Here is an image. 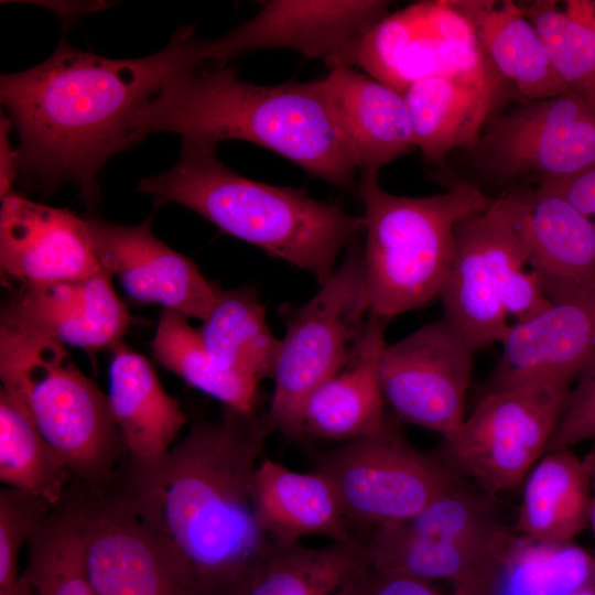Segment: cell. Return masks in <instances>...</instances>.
<instances>
[{"label": "cell", "instance_id": "6da1fadb", "mask_svg": "<svg viewBox=\"0 0 595 595\" xmlns=\"http://www.w3.org/2000/svg\"><path fill=\"white\" fill-rule=\"evenodd\" d=\"M202 40L180 28L162 50L113 60L61 41L41 64L3 74L0 99L19 136V173L45 195L75 184L88 207L97 205V175L128 148L138 112L169 84L201 67Z\"/></svg>", "mask_w": 595, "mask_h": 595}, {"label": "cell", "instance_id": "7a4b0ae2", "mask_svg": "<svg viewBox=\"0 0 595 595\" xmlns=\"http://www.w3.org/2000/svg\"><path fill=\"white\" fill-rule=\"evenodd\" d=\"M267 415L224 407L196 420L160 457H126L111 485L176 553L202 595H223L272 542L253 506L252 483Z\"/></svg>", "mask_w": 595, "mask_h": 595}, {"label": "cell", "instance_id": "3957f363", "mask_svg": "<svg viewBox=\"0 0 595 595\" xmlns=\"http://www.w3.org/2000/svg\"><path fill=\"white\" fill-rule=\"evenodd\" d=\"M154 132L217 148L244 140L274 151L337 187L357 171L333 120L321 79L257 85L231 67L191 69L152 98L131 125L128 144Z\"/></svg>", "mask_w": 595, "mask_h": 595}, {"label": "cell", "instance_id": "277c9868", "mask_svg": "<svg viewBox=\"0 0 595 595\" xmlns=\"http://www.w3.org/2000/svg\"><path fill=\"white\" fill-rule=\"evenodd\" d=\"M138 192L156 206L182 205L269 256L314 275L322 285L344 249L364 231L363 216L293 187L273 186L237 174L216 149L182 140L175 164L139 181Z\"/></svg>", "mask_w": 595, "mask_h": 595}, {"label": "cell", "instance_id": "5b68a950", "mask_svg": "<svg viewBox=\"0 0 595 595\" xmlns=\"http://www.w3.org/2000/svg\"><path fill=\"white\" fill-rule=\"evenodd\" d=\"M359 193L369 314L387 323L439 299L454 257L456 225L493 201L466 182L432 196H399L385 191L377 176L365 175Z\"/></svg>", "mask_w": 595, "mask_h": 595}, {"label": "cell", "instance_id": "8992f818", "mask_svg": "<svg viewBox=\"0 0 595 595\" xmlns=\"http://www.w3.org/2000/svg\"><path fill=\"white\" fill-rule=\"evenodd\" d=\"M0 378L74 480L104 486L115 477L127 450L108 396L79 370L64 345L0 322Z\"/></svg>", "mask_w": 595, "mask_h": 595}, {"label": "cell", "instance_id": "52a82bcc", "mask_svg": "<svg viewBox=\"0 0 595 595\" xmlns=\"http://www.w3.org/2000/svg\"><path fill=\"white\" fill-rule=\"evenodd\" d=\"M369 313L363 250L355 244L332 277L286 320L266 413L273 429L293 436L309 396L354 356Z\"/></svg>", "mask_w": 595, "mask_h": 595}, {"label": "cell", "instance_id": "ba28073f", "mask_svg": "<svg viewBox=\"0 0 595 595\" xmlns=\"http://www.w3.org/2000/svg\"><path fill=\"white\" fill-rule=\"evenodd\" d=\"M57 507L76 534L94 595H202L167 542L111 483L73 479Z\"/></svg>", "mask_w": 595, "mask_h": 595}, {"label": "cell", "instance_id": "9c48e42d", "mask_svg": "<svg viewBox=\"0 0 595 595\" xmlns=\"http://www.w3.org/2000/svg\"><path fill=\"white\" fill-rule=\"evenodd\" d=\"M334 484L351 532L409 519L457 483L454 466L413 447L394 421L322 453L316 468Z\"/></svg>", "mask_w": 595, "mask_h": 595}, {"label": "cell", "instance_id": "30bf717a", "mask_svg": "<svg viewBox=\"0 0 595 595\" xmlns=\"http://www.w3.org/2000/svg\"><path fill=\"white\" fill-rule=\"evenodd\" d=\"M570 390L532 382L485 392L444 440L451 464L490 496L517 488L545 454Z\"/></svg>", "mask_w": 595, "mask_h": 595}, {"label": "cell", "instance_id": "8fae6325", "mask_svg": "<svg viewBox=\"0 0 595 595\" xmlns=\"http://www.w3.org/2000/svg\"><path fill=\"white\" fill-rule=\"evenodd\" d=\"M472 150L500 181L578 174L595 165V98L566 91L524 100L490 119Z\"/></svg>", "mask_w": 595, "mask_h": 595}, {"label": "cell", "instance_id": "7c38bea8", "mask_svg": "<svg viewBox=\"0 0 595 595\" xmlns=\"http://www.w3.org/2000/svg\"><path fill=\"white\" fill-rule=\"evenodd\" d=\"M474 351L445 316L421 326L385 347L379 369L383 400L401 420L447 439L465 419Z\"/></svg>", "mask_w": 595, "mask_h": 595}, {"label": "cell", "instance_id": "4fadbf2b", "mask_svg": "<svg viewBox=\"0 0 595 595\" xmlns=\"http://www.w3.org/2000/svg\"><path fill=\"white\" fill-rule=\"evenodd\" d=\"M85 219L101 269L116 277L132 300L201 321L208 316L220 286L152 232L151 216L133 226L93 216Z\"/></svg>", "mask_w": 595, "mask_h": 595}, {"label": "cell", "instance_id": "5bb4252c", "mask_svg": "<svg viewBox=\"0 0 595 595\" xmlns=\"http://www.w3.org/2000/svg\"><path fill=\"white\" fill-rule=\"evenodd\" d=\"M389 1L273 0L249 21L215 40H202L201 60L226 63L260 48H292L327 57L387 15Z\"/></svg>", "mask_w": 595, "mask_h": 595}, {"label": "cell", "instance_id": "9a60e30c", "mask_svg": "<svg viewBox=\"0 0 595 595\" xmlns=\"http://www.w3.org/2000/svg\"><path fill=\"white\" fill-rule=\"evenodd\" d=\"M101 270L85 217L13 191L1 198L0 272L9 288L88 277Z\"/></svg>", "mask_w": 595, "mask_h": 595}, {"label": "cell", "instance_id": "2e32d148", "mask_svg": "<svg viewBox=\"0 0 595 595\" xmlns=\"http://www.w3.org/2000/svg\"><path fill=\"white\" fill-rule=\"evenodd\" d=\"M104 269L88 277L10 288L0 322L89 354L112 349L130 323Z\"/></svg>", "mask_w": 595, "mask_h": 595}, {"label": "cell", "instance_id": "e0dca14e", "mask_svg": "<svg viewBox=\"0 0 595 595\" xmlns=\"http://www.w3.org/2000/svg\"><path fill=\"white\" fill-rule=\"evenodd\" d=\"M487 391L532 382L570 388L595 354V283L510 325Z\"/></svg>", "mask_w": 595, "mask_h": 595}, {"label": "cell", "instance_id": "ac0fdd59", "mask_svg": "<svg viewBox=\"0 0 595 595\" xmlns=\"http://www.w3.org/2000/svg\"><path fill=\"white\" fill-rule=\"evenodd\" d=\"M321 83L335 126L363 175L377 176L415 147L402 93L343 65L331 66Z\"/></svg>", "mask_w": 595, "mask_h": 595}, {"label": "cell", "instance_id": "d6986e66", "mask_svg": "<svg viewBox=\"0 0 595 595\" xmlns=\"http://www.w3.org/2000/svg\"><path fill=\"white\" fill-rule=\"evenodd\" d=\"M529 270L551 304L595 283V226L566 199L538 186L516 191Z\"/></svg>", "mask_w": 595, "mask_h": 595}, {"label": "cell", "instance_id": "ffe728a7", "mask_svg": "<svg viewBox=\"0 0 595 595\" xmlns=\"http://www.w3.org/2000/svg\"><path fill=\"white\" fill-rule=\"evenodd\" d=\"M387 322L369 314L349 363L305 400L293 436L349 442L379 431L386 423L380 360Z\"/></svg>", "mask_w": 595, "mask_h": 595}, {"label": "cell", "instance_id": "44dd1931", "mask_svg": "<svg viewBox=\"0 0 595 595\" xmlns=\"http://www.w3.org/2000/svg\"><path fill=\"white\" fill-rule=\"evenodd\" d=\"M505 78L487 71L436 76L412 83L403 93L414 144L429 163L443 165L458 148L472 149L499 104Z\"/></svg>", "mask_w": 595, "mask_h": 595}, {"label": "cell", "instance_id": "7402d4cb", "mask_svg": "<svg viewBox=\"0 0 595 595\" xmlns=\"http://www.w3.org/2000/svg\"><path fill=\"white\" fill-rule=\"evenodd\" d=\"M516 539L504 544L459 543L418 534L398 521L370 530L360 547L368 567L378 572L500 592Z\"/></svg>", "mask_w": 595, "mask_h": 595}, {"label": "cell", "instance_id": "603a6c76", "mask_svg": "<svg viewBox=\"0 0 595 595\" xmlns=\"http://www.w3.org/2000/svg\"><path fill=\"white\" fill-rule=\"evenodd\" d=\"M257 517L271 541L295 543L307 536L358 543L339 495L321 470H292L270 458L259 463L252 483Z\"/></svg>", "mask_w": 595, "mask_h": 595}, {"label": "cell", "instance_id": "cb8c5ba5", "mask_svg": "<svg viewBox=\"0 0 595 595\" xmlns=\"http://www.w3.org/2000/svg\"><path fill=\"white\" fill-rule=\"evenodd\" d=\"M107 396L127 457L133 462L163 455L187 423L180 402L164 390L150 361L123 342L111 349Z\"/></svg>", "mask_w": 595, "mask_h": 595}, {"label": "cell", "instance_id": "d4e9b609", "mask_svg": "<svg viewBox=\"0 0 595 595\" xmlns=\"http://www.w3.org/2000/svg\"><path fill=\"white\" fill-rule=\"evenodd\" d=\"M367 571L359 542L311 548L272 541L223 595H360Z\"/></svg>", "mask_w": 595, "mask_h": 595}, {"label": "cell", "instance_id": "484cf974", "mask_svg": "<svg viewBox=\"0 0 595 595\" xmlns=\"http://www.w3.org/2000/svg\"><path fill=\"white\" fill-rule=\"evenodd\" d=\"M473 23L478 41L497 72L524 100L569 91L554 72L543 42L513 1H453Z\"/></svg>", "mask_w": 595, "mask_h": 595}, {"label": "cell", "instance_id": "4316f807", "mask_svg": "<svg viewBox=\"0 0 595 595\" xmlns=\"http://www.w3.org/2000/svg\"><path fill=\"white\" fill-rule=\"evenodd\" d=\"M482 212L456 225L454 257L439 295L443 316L474 350L501 343L511 325L487 261Z\"/></svg>", "mask_w": 595, "mask_h": 595}, {"label": "cell", "instance_id": "83f0119b", "mask_svg": "<svg viewBox=\"0 0 595 595\" xmlns=\"http://www.w3.org/2000/svg\"><path fill=\"white\" fill-rule=\"evenodd\" d=\"M591 467L570 448L545 453L523 480L516 523L521 538L571 542L588 526Z\"/></svg>", "mask_w": 595, "mask_h": 595}, {"label": "cell", "instance_id": "f1b7e54d", "mask_svg": "<svg viewBox=\"0 0 595 595\" xmlns=\"http://www.w3.org/2000/svg\"><path fill=\"white\" fill-rule=\"evenodd\" d=\"M199 329L204 345L224 371L259 387L273 375L280 339L271 332L258 291L240 286L218 291Z\"/></svg>", "mask_w": 595, "mask_h": 595}, {"label": "cell", "instance_id": "f546056e", "mask_svg": "<svg viewBox=\"0 0 595 595\" xmlns=\"http://www.w3.org/2000/svg\"><path fill=\"white\" fill-rule=\"evenodd\" d=\"M0 480L56 507L73 480L19 398L0 387Z\"/></svg>", "mask_w": 595, "mask_h": 595}, {"label": "cell", "instance_id": "4dcf8cb0", "mask_svg": "<svg viewBox=\"0 0 595 595\" xmlns=\"http://www.w3.org/2000/svg\"><path fill=\"white\" fill-rule=\"evenodd\" d=\"M485 251L498 298L517 323L551 306L528 267L516 191L493 198L482 212Z\"/></svg>", "mask_w": 595, "mask_h": 595}, {"label": "cell", "instance_id": "1f68e13d", "mask_svg": "<svg viewBox=\"0 0 595 595\" xmlns=\"http://www.w3.org/2000/svg\"><path fill=\"white\" fill-rule=\"evenodd\" d=\"M186 315L163 309L151 349L155 360L188 386L241 412L256 411L258 387L221 370L213 360Z\"/></svg>", "mask_w": 595, "mask_h": 595}, {"label": "cell", "instance_id": "d6a6232c", "mask_svg": "<svg viewBox=\"0 0 595 595\" xmlns=\"http://www.w3.org/2000/svg\"><path fill=\"white\" fill-rule=\"evenodd\" d=\"M595 584V558L571 542L516 539L499 595H566Z\"/></svg>", "mask_w": 595, "mask_h": 595}, {"label": "cell", "instance_id": "836d02e7", "mask_svg": "<svg viewBox=\"0 0 595 595\" xmlns=\"http://www.w3.org/2000/svg\"><path fill=\"white\" fill-rule=\"evenodd\" d=\"M519 4L538 31L552 67L567 90L595 98V22L570 17L555 1Z\"/></svg>", "mask_w": 595, "mask_h": 595}, {"label": "cell", "instance_id": "e575fe53", "mask_svg": "<svg viewBox=\"0 0 595 595\" xmlns=\"http://www.w3.org/2000/svg\"><path fill=\"white\" fill-rule=\"evenodd\" d=\"M23 578L30 595H94L76 534L56 506L28 541Z\"/></svg>", "mask_w": 595, "mask_h": 595}, {"label": "cell", "instance_id": "d590c367", "mask_svg": "<svg viewBox=\"0 0 595 595\" xmlns=\"http://www.w3.org/2000/svg\"><path fill=\"white\" fill-rule=\"evenodd\" d=\"M413 532L467 544H504L515 537L493 505L456 483L413 517L402 520Z\"/></svg>", "mask_w": 595, "mask_h": 595}, {"label": "cell", "instance_id": "8d00e7d4", "mask_svg": "<svg viewBox=\"0 0 595 595\" xmlns=\"http://www.w3.org/2000/svg\"><path fill=\"white\" fill-rule=\"evenodd\" d=\"M425 8L426 2H420L387 14L327 56V64L329 67L357 66L374 79L400 91L399 62L412 41L422 32Z\"/></svg>", "mask_w": 595, "mask_h": 595}, {"label": "cell", "instance_id": "74e56055", "mask_svg": "<svg viewBox=\"0 0 595 595\" xmlns=\"http://www.w3.org/2000/svg\"><path fill=\"white\" fill-rule=\"evenodd\" d=\"M54 506L29 493L0 491V595H30L19 569V555Z\"/></svg>", "mask_w": 595, "mask_h": 595}, {"label": "cell", "instance_id": "f35d334b", "mask_svg": "<svg viewBox=\"0 0 595 595\" xmlns=\"http://www.w3.org/2000/svg\"><path fill=\"white\" fill-rule=\"evenodd\" d=\"M493 67L482 45L447 42L421 32L403 53L398 66L400 91L414 82L436 77L474 74Z\"/></svg>", "mask_w": 595, "mask_h": 595}, {"label": "cell", "instance_id": "ab89813d", "mask_svg": "<svg viewBox=\"0 0 595 595\" xmlns=\"http://www.w3.org/2000/svg\"><path fill=\"white\" fill-rule=\"evenodd\" d=\"M545 453L595 439V354L581 369Z\"/></svg>", "mask_w": 595, "mask_h": 595}, {"label": "cell", "instance_id": "60d3db41", "mask_svg": "<svg viewBox=\"0 0 595 595\" xmlns=\"http://www.w3.org/2000/svg\"><path fill=\"white\" fill-rule=\"evenodd\" d=\"M422 32L447 42L480 45L472 21L454 6L453 1L426 2Z\"/></svg>", "mask_w": 595, "mask_h": 595}, {"label": "cell", "instance_id": "b9f144b4", "mask_svg": "<svg viewBox=\"0 0 595 595\" xmlns=\"http://www.w3.org/2000/svg\"><path fill=\"white\" fill-rule=\"evenodd\" d=\"M360 595H499L498 591L453 586L444 593L430 582L398 574L382 573L368 567Z\"/></svg>", "mask_w": 595, "mask_h": 595}, {"label": "cell", "instance_id": "7bdbcfd3", "mask_svg": "<svg viewBox=\"0 0 595 595\" xmlns=\"http://www.w3.org/2000/svg\"><path fill=\"white\" fill-rule=\"evenodd\" d=\"M545 191L566 199L595 226V165L572 176L539 182Z\"/></svg>", "mask_w": 595, "mask_h": 595}, {"label": "cell", "instance_id": "ee69618b", "mask_svg": "<svg viewBox=\"0 0 595 595\" xmlns=\"http://www.w3.org/2000/svg\"><path fill=\"white\" fill-rule=\"evenodd\" d=\"M13 125L9 117L0 120V196L12 192L13 182L19 174L17 149L11 145L10 130Z\"/></svg>", "mask_w": 595, "mask_h": 595}, {"label": "cell", "instance_id": "f6af8a7d", "mask_svg": "<svg viewBox=\"0 0 595 595\" xmlns=\"http://www.w3.org/2000/svg\"><path fill=\"white\" fill-rule=\"evenodd\" d=\"M46 7L56 11L61 17H76L101 10L104 2H46Z\"/></svg>", "mask_w": 595, "mask_h": 595}, {"label": "cell", "instance_id": "bcb514c9", "mask_svg": "<svg viewBox=\"0 0 595 595\" xmlns=\"http://www.w3.org/2000/svg\"><path fill=\"white\" fill-rule=\"evenodd\" d=\"M585 458L589 464L592 477V498L588 509V526L592 528L595 534V447Z\"/></svg>", "mask_w": 595, "mask_h": 595}, {"label": "cell", "instance_id": "7dc6e473", "mask_svg": "<svg viewBox=\"0 0 595 595\" xmlns=\"http://www.w3.org/2000/svg\"><path fill=\"white\" fill-rule=\"evenodd\" d=\"M566 595H595V584L578 588Z\"/></svg>", "mask_w": 595, "mask_h": 595}]
</instances>
